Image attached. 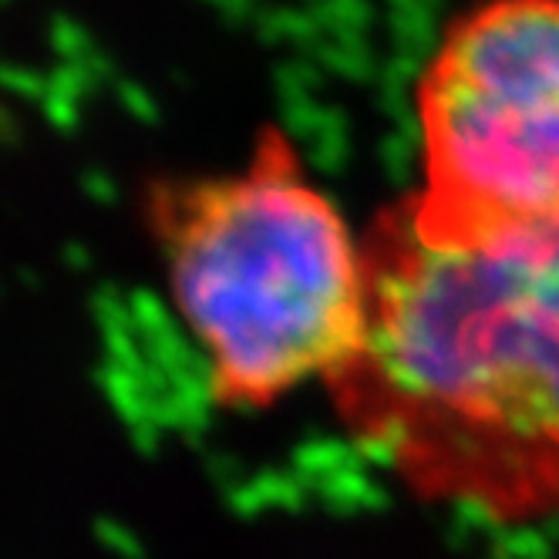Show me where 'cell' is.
<instances>
[{"label": "cell", "instance_id": "cell-6", "mask_svg": "<svg viewBox=\"0 0 559 559\" xmlns=\"http://www.w3.org/2000/svg\"><path fill=\"white\" fill-rule=\"evenodd\" d=\"M21 142V126L17 118L0 105V148H14Z\"/></svg>", "mask_w": 559, "mask_h": 559}, {"label": "cell", "instance_id": "cell-1", "mask_svg": "<svg viewBox=\"0 0 559 559\" xmlns=\"http://www.w3.org/2000/svg\"><path fill=\"white\" fill-rule=\"evenodd\" d=\"M368 341L334 405L438 502L559 519V223L438 250L388 206L365 236Z\"/></svg>", "mask_w": 559, "mask_h": 559}, {"label": "cell", "instance_id": "cell-5", "mask_svg": "<svg viewBox=\"0 0 559 559\" xmlns=\"http://www.w3.org/2000/svg\"><path fill=\"white\" fill-rule=\"evenodd\" d=\"M0 88L17 95V98H31V102H41L48 92V74H37L27 64H11V61H0Z\"/></svg>", "mask_w": 559, "mask_h": 559}, {"label": "cell", "instance_id": "cell-3", "mask_svg": "<svg viewBox=\"0 0 559 559\" xmlns=\"http://www.w3.org/2000/svg\"><path fill=\"white\" fill-rule=\"evenodd\" d=\"M425 182L397 203L438 250L559 223V0H486L428 61L418 95Z\"/></svg>", "mask_w": 559, "mask_h": 559}, {"label": "cell", "instance_id": "cell-2", "mask_svg": "<svg viewBox=\"0 0 559 559\" xmlns=\"http://www.w3.org/2000/svg\"><path fill=\"white\" fill-rule=\"evenodd\" d=\"M145 219L219 405L266 408L361 354L365 247L280 129L236 176L148 182Z\"/></svg>", "mask_w": 559, "mask_h": 559}, {"label": "cell", "instance_id": "cell-4", "mask_svg": "<svg viewBox=\"0 0 559 559\" xmlns=\"http://www.w3.org/2000/svg\"><path fill=\"white\" fill-rule=\"evenodd\" d=\"M48 41L55 48V55L61 61H71V64H82V61H92L95 58V48H92V37L88 31L71 21L68 14H55L51 17V27H48Z\"/></svg>", "mask_w": 559, "mask_h": 559}, {"label": "cell", "instance_id": "cell-7", "mask_svg": "<svg viewBox=\"0 0 559 559\" xmlns=\"http://www.w3.org/2000/svg\"><path fill=\"white\" fill-rule=\"evenodd\" d=\"M0 4H4V0H0Z\"/></svg>", "mask_w": 559, "mask_h": 559}]
</instances>
